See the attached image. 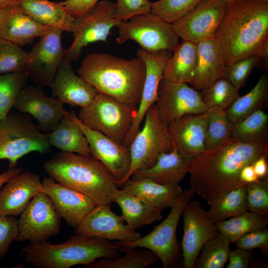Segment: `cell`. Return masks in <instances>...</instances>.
<instances>
[{
  "label": "cell",
  "mask_w": 268,
  "mask_h": 268,
  "mask_svg": "<svg viewBox=\"0 0 268 268\" xmlns=\"http://www.w3.org/2000/svg\"><path fill=\"white\" fill-rule=\"evenodd\" d=\"M268 153V142L246 143L230 137L192 159L191 189L210 205L228 191L247 185L240 179L241 171Z\"/></svg>",
  "instance_id": "obj_1"
},
{
  "label": "cell",
  "mask_w": 268,
  "mask_h": 268,
  "mask_svg": "<svg viewBox=\"0 0 268 268\" xmlns=\"http://www.w3.org/2000/svg\"><path fill=\"white\" fill-rule=\"evenodd\" d=\"M268 0L228 1L214 38L222 52L225 65L258 56L268 38Z\"/></svg>",
  "instance_id": "obj_2"
},
{
  "label": "cell",
  "mask_w": 268,
  "mask_h": 268,
  "mask_svg": "<svg viewBox=\"0 0 268 268\" xmlns=\"http://www.w3.org/2000/svg\"><path fill=\"white\" fill-rule=\"evenodd\" d=\"M77 72L98 92L128 105H138L146 74L140 58L126 60L92 53L83 59Z\"/></svg>",
  "instance_id": "obj_3"
},
{
  "label": "cell",
  "mask_w": 268,
  "mask_h": 268,
  "mask_svg": "<svg viewBox=\"0 0 268 268\" xmlns=\"http://www.w3.org/2000/svg\"><path fill=\"white\" fill-rule=\"evenodd\" d=\"M43 168L49 177L87 196L96 205L113 202L118 188L116 180L91 155L61 151L46 161Z\"/></svg>",
  "instance_id": "obj_4"
},
{
  "label": "cell",
  "mask_w": 268,
  "mask_h": 268,
  "mask_svg": "<svg viewBox=\"0 0 268 268\" xmlns=\"http://www.w3.org/2000/svg\"><path fill=\"white\" fill-rule=\"evenodd\" d=\"M122 250L116 242L75 234L61 244L47 241L30 242L20 254L26 263L39 268H69L91 264L101 258L120 256Z\"/></svg>",
  "instance_id": "obj_5"
},
{
  "label": "cell",
  "mask_w": 268,
  "mask_h": 268,
  "mask_svg": "<svg viewBox=\"0 0 268 268\" xmlns=\"http://www.w3.org/2000/svg\"><path fill=\"white\" fill-rule=\"evenodd\" d=\"M195 194L191 188L183 190L167 217L146 235L131 242L116 241L122 252L138 247L147 249L157 256L163 268H179L182 265V254L176 238L177 228L185 206Z\"/></svg>",
  "instance_id": "obj_6"
},
{
  "label": "cell",
  "mask_w": 268,
  "mask_h": 268,
  "mask_svg": "<svg viewBox=\"0 0 268 268\" xmlns=\"http://www.w3.org/2000/svg\"><path fill=\"white\" fill-rule=\"evenodd\" d=\"M51 149L48 134L42 132L29 116L9 112L0 121V160H8L9 168L32 152L46 153Z\"/></svg>",
  "instance_id": "obj_7"
},
{
  "label": "cell",
  "mask_w": 268,
  "mask_h": 268,
  "mask_svg": "<svg viewBox=\"0 0 268 268\" xmlns=\"http://www.w3.org/2000/svg\"><path fill=\"white\" fill-rule=\"evenodd\" d=\"M137 107L98 92L89 105L80 108L77 117L88 128L124 143L136 117Z\"/></svg>",
  "instance_id": "obj_8"
},
{
  "label": "cell",
  "mask_w": 268,
  "mask_h": 268,
  "mask_svg": "<svg viewBox=\"0 0 268 268\" xmlns=\"http://www.w3.org/2000/svg\"><path fill=\"white\" fill-rule=\"evenodd\" d=\"M144 119L142 129L129 146L131 164L123 186L134 171L151 167L162 153L172 149L168 126L160 119L155 104L147 110Z\"/></svg>",
  "instance_id": "obj_9"
},
{
  "label": "cell",
  "mask_w": 268,
  "mask_h": 268,
  "mask_svg": "<svg viewBox=\"0 0 268 268\" xmlns=\"http://www.w3.org/2000/svg\"><path fill=\"white\" fill-rule=\"evenodd\" d=\"M117 27L118 44L129 40L137 42L141 49L150 53L172 52L179 44V37L172 23L151 13L131 17Z\"/></svg>",
  "instance_id": "obj_10"
},
{
  "label": "cell",
  "mask_w": 268,
  "mask_h": 268,
  "mask_svg": "<svg viewBox=\"0 0 268 268\" xmlns=\"http://www.w3.org/2000/svg\"><path fill=\"white\" fill-rule=\"evenodd\" d=\"M115 3L107 0L99 1L85 14L76 18L71 33L73 40L67 49L65 60L71 63L80 58L82 49L89 44L107 42L111 29L121 22L115 17Z\"/></svg>",
  "instance_id": "obj_11"
},
{
  "label": "cell",
  "mask_w": 268,
  "mask_h": 268,
  "mask_svg": "<svg viewBox=\"0 0 268 268\" xmlns=\"http://www.w3.org/2000/svg\"><path fill=\"white\" fill-rule=\"evenodd\" d=\"M17 221L18 242L47 241L61 230V217L43 191L31 199Z\"/></svg>",
  "instance_id": "obj_12"
},
{
  "label": "cell",
  "mask_w": 268,
  "mask_h": 268,
  "mask_svg": "<svg viewBox=\"0 0 268 268\" xmlns=\"http://www.w3.org/2000/svg\"><path fill=\"white\" fill-rule=\"evenodd\" d=\"M64 31L52 28L40 37L28 53L25 71L28 78L42 88L50 87L67 50L62 45Z\"/></svg>",
  "instance_id": "obj_13"
},
{
  "label": "cell",
  "mask_w": 268,
  "mask_h": 268,
  "mask_svg": "<svg viewBox=\"0 0 268 268\" xmlns=\"http://www.w3.org/2000/svg\"><path fill=\"white\" fill-rule=\"evenodd\" d=\"M155 103L160 119L168 126L188 114H199L208 110L202 101L201 93L186 83L169 81L163 78Z\"/></svg>",
  "instance_id": "obj_14"
},
{
  "label": "cell",
  "mask_w": 268,
  "mask_h": 268,
  "mask_svg": "<svg viewBox=\"0 0 268 268\" xmlns=\"http://www.w3.org/2000/svg\"><path fill=\"white\" fill-rule=\"evenodd\" d=\"M182 215L183 236L180 244L182 265L184 268H195L196 259L203 245L220 232L197 200L188 201Z\"/></svg>",
  "instance_id": "obj_15"
},
{
  "label": "cell",
  "mask_w": 268,
  "mask_h": 268,
  "mask_svg": "<svg viewBox=\"0 0 268 268\" xmlns=\"http://www.w3.org/2000/svg\"><path fill=\"white\" fill-rule=\"evenodd\" d=\"M228 1L201 0L193 9L172 23L179 38L196 43L214 38Z\"/></svg>",
  "instance_id": "obj_16"
},
{
  "label": "cell",
  "mask_w": 268,
  "mask_h": 268,
  "mask_svg": "<svg viewBox=\"0 0 268 268\" xmlns=\"http://www.w3.org/2000/svg\"><path fill=\"white\" fill-rule=\"evenodd\" d=\"M121 216L112 211L111 204L96 205L74 228L76 234L127 243L141 237Z\"/></svg>",
  "instance_id": "obj_17"
},
{
  "label": "cell",
  "mask_w": 268,
  "mask_h": 268,
  "mask_svg": "<svg viewBox=\"0 0 268 268\" xmlns=\"http://www.w3.org/2000/svg\"><path fill=\"white\" fill-rule=\"evenodd\" d=\"M77 121L87 139L91 156L100 161L112 174L118 187H122L131 164L129 146L88 128L78 117Z\"/></svg>",
  "instance_id": "obj_18"
},
{
  "label": "cell",
  "mask_w": 268,
  "mask_h": 268,
  "mask_svg": "<svg viewBox=\"0 0 268 268\" xmlns=\"http://www.w3.org/2000/svg\"><path fill=\"white\" fill-rule=\"evenodd\" d=\"M58 99L45 95L37 85L24 87L19 92L13 107L20 113L33 117L40 130L49 134L68 111Z\"/></svg>",
  "instance_id": "obj_19"
},
{
  "label": "cell",
  "mask_w": 268,
  "mask_h": 268,
  "mask_svg": "<svg viewBox=\"0 0 268 268\" xmlns=\"http://www.w3.org/2000/svg\"><path fill=\"white\" fill-rule=\"evenodd\" d=\"M171 53L166 51L150 53L141 49L137 51V56L145 64L146 74L136 116L124 141V144L128 146L139 130L146 112L158 100L159 85L163 78L164 68L172 56Z\"/></svg>",
  "instance_id": "obj_20"
},
{
  "label": "cell",
  "mask_w": 268,
  "mask_h": 268,
  "mask_svg": "<svg viewBox=\"0 0 268 268\" xmlns=\"http://www.w3.org/2000/svg\"><path fill=\"white\" fill-rule=\"evenodd\" d=\"M209 115L208 109L201 114L184 115L169 124L172 148L190 159L203 153Z\"/></svg>",
  "instance_id": "obj_21"
},
{
  "label": "cell",
  "mask_w": 268,
  "mask_h": 268,
  "mask_svg": "<svg viewBox=\"0 0 268 268\" xmlns=\"http://www.w3.org/2000/svg\"><path fill=\"white\" fill-rule=\"evenodd\" d=\"M42 191L49 197L60 217L72 227L76 228L95 206L87 196L66 187L51 177L44 178Z\"/></svg>",
  "instance_id": "obj_22"
},
{
  "label": "cell",
  "mask_w": 268,
  "mask_h": 268,
  "mask_svg": "<svg viewBox=\"0 0 268 268\" xmlns=\"http://www.w3.org/2000/svg\"><path fill=\"white\" fill-rule=\"evenodd\" d=\"M42 190L38 174L22 171L15 175L0 189V215H20L31 199Z\"/></svg>",
  "instance_id": "obj_23"
},
{
  "label": "cell",
  "mask_w": 268,
  "mask_h": 268,
  "mask_svg": "<svg viewBox=\"0 0 268 268\" xmlns=\"http://www.w3.org/2000/svg\"><path fill=\"white\" fill-rule=\"evenodd\" d=\"M71 63L64 58L51 85L52 96L64 104L84 107L89 105L97 90L74 71Z\"/></svg>",
  "instance_id": "obj_24"
},
{
  "label": "cell",
  "mask_w": 268,
  "mask_h": 268,
  "mask_svg": "<svg viewBox=\"0 0 268 268\" xmlns=\"http://www.w3.org/2000/svg\"><path fill=\"white\" fill-rule=\"evenodd\" d=\"M52 28L34 20L18 4L10 7L2 19L0 39L22 47L45 35Z\"/></svg>",
  "instance_id": "obj_25"
},
{
  "label": "cell",
  "mask_w": 268,
  "mask_h": 268,
  "mask_svg": "<svg viewBox=\"0 0 268 268\" xmlns=\"http://www.w3.org/2000/svg\"><path fill=\"white\" fill-rule=\"evenodd\" d=\"M122 187L151 207L161 211L171 208L183 192L179 184H163L147 178L130 177Z\"/></svg>",
  "instance_id": "obj_26"
},
{
  "label": "cell",
  "mask_w": 268,
  "mask_h": 268,
  "mask_svg": "<svg viewBox=\"0 0 268 268\" xmlns=\"http://www.w3.org/2000/svg\"><path fill=\"white\" fill-rule=\"evenodd\" d=\"M191 161L172 148L162 153L152 166L136 170L131 177L147 178L163 184H179L189 173Z\"/></svg>",
  "instance_id": "obj_27"
},
{
  "label": "cell",
  "mask_w": 268,
  "mask_h": 268,
  "mask_svg": "<svg viewBox=\"0 0 268 268\" xmlns=\"http://www.w3.org/2000/svg\"><path fill=\"white\" fill-rule=\"evenodd\" d=\"M198 63L190 84L202 90L223 75L225 66L221 50L214 38L197 44Z\"/></svg>",
  "instance_id": "obj_28"
},
{
  "label": "cell",
  "mask_w": 268,
  "mask_h": 268,
  "mask_svg": "<svg viewBox=\"0 0 268 268\" xmlns=\"http://www.w3.org/2000/svg\"><path fill=\"white\" fill-rule=\"evenodd\" d=\"M77 119L73 110L68 112L48 134L49 142L62 151L91 155L87 139Z\"/></svg>",
  "instance_id": "obj_29"
},
{
  "label": "cell",
  "mask_w": 268,
  "mask_h": 268,
  "mask_svg": "<svg viewBox=\"0 0 268 268\" xmlns=\"http://www.w3.org/2000/svg\"><path fill=\"white\" fill-rule=\"evenodd\" d=\"M113 202L120 206L121 217L134 230L150 225L162 218V211L151 207L137 197L123 189L116 190Z\"/></svg>",
  "instance_id": "obj_30"
},
{
  "label": "cell",
  "mask_w": 268,
  "mask_h": 268,
  "mask_svg": "<svg viewBox=\"0 0 268 268\" xmlns=\"http://www.w3.org/2000/svg\"><path fill=\"white\" fill-rule=\"evenodd\" d=\"M19 5L25 13L41 24L71 33L76 18L59 2L49 0H21Z\"/></svg>",
  "instance_id": "obj_31"
},
{
  "label": "cell",
  "mask_w": 268,
  "mask_h": 268,
  "mask_svg": "<svg viewBox=\"0 0 268 268\" xmlns=\"http://www.w3.org/2000/svg\"><path fill=\"white\" fill-rule=\"evenodd\" d=\"M197 44L183 40L175 47L164 68V78L176 82L191 83L198 63Z\"/></svg>",
  "instance_id": "obj_32"
},
{
  "label": "cell",
  "mask_w": 268,
  "mask_h": 268,
  "mask_svg": "<svg viewBox=\"0 0 268 268\" xmlns=\"http://www.w3.org/2000/svg\"><path fill=\"white\" fill-rule=\"evenodd\" d=\"M268 95V78L261 76L255 86L247 94L237 97L226 110L230 122L235 125L255 111L261 109Z\"/></svg>",
  "instance_id": "obj_33"
},
{
  "label": "cell",
  "mask_w": 268,
  "mask_h": 268,
  "mask_svg": "<svg viewBox=\"0 0 268 268\" xmlns=\"http://www.w3.org/2000/svg\"><path fill=\"white\" fill-rule=\"evenodd\" d=\"M206 211L214 223L222 221L248 210L247 185L233 189L210 205Z\"/></svg>",
  "instance_id": "obj_34"
},
{
  "label": "cell",
  "mask_w": 268,
  "mask_h": 268,
  "mask_svg": "<svg viewBox=\"0 0 268 268\" xmlns=\"http://www.w3.org/2000/svg\"><path fill=\"white\" fill-rule=\"evenodd\" d=\"M215 224L220 233L227 236L231 243H235L248 232L266 228L268 217L247 210Z\"/></svg>",
  "instance_id": "obj_35"
},
{
  "label": "cell",
  "mask_w": 268,
  "mask_h": 268,
  "mask_svg": "<svg viewBox=\"0 0 268 268\" xmlns=\"http://www.w3.org/2000/svg\"><path fill=\"white\" fill-rule=\"evenodd\" d=\"M231 137L241 141L268 142V115L262 110H258L233 125Z\"/></svg>",
  "instance_id": "obj_36"
},
{
  "label": "cell",
  "mask_w": 268,
  "mask_h": 268,
  "mask_svg": "<svg viewBox=\"0 0 268 268\" xmlns=\"http://www.w3.org/2000/svg\"><path fill=\"white\" fill-rule=\"evenodd\" d=\"M122 257L101 258L88 265L84 268H144L153 265L159 259L151 251L132 248L125 252Z\"/></svg>",
  "instance_id": "obj_37"
},
{
  "label": "cell",
  "mask_w": 268,
  "mask_h": 268,
  "mask_svg": "<svg viewBox=\"0 0 268 268\" xmlns=\"http://www.w3.org/2000/svg\"><path fill=\"white\" fill-rule=\"evenodd\" d=\"M231 242L219 233L202 246L195 264V268H223L231 252Z\"/></svg>",
  "instance_id": "obj_38"
},
{
  "label": "cell",
  "mask_w": 268,
  "mask_h": 268,
  "mask_svg": "<svg viewBox=\"0 0 268 268\" xmlns=\"http://www.w3.org/2000/svg\"><path fill=\"white\" fill-rule=\"evenodd\" d=\"M28 78L25 70L0 74V121L6 116L13 107Z\"/></svg>",
  "instance_id": "obj_39"
},
{
  "label": "cell",
  "mask_w": 268,
  "mask_h": 268,
  "mask_svg": "<svg viewBox=\"0 0 268 268\" xmlns=\"http://www.w3.org/2000/svg\"><path fill=\"white\" fill-rule=\"evenodd\" d=\"M201 91L202 101L208 109L225 110L239 96L238 90L223 76Z\"/></svg>",
  "instance_id": "obj_40"
},
{
  "label": "cell",
  "mask_w": 268,
  "mask_h": 268,
  "mask_svg": "<svg viewBox=\"0 0 268 268\" xmlns=\"http://www.w3.org/2000/svg\"><path fill=\"white\" fill-rule=\"evenodd\" d=\"M209 111L204 142L205 150L214 148L230 137L233 126L226 110L209 109Z\"/></svg>",
  "instance_id": "obj_41"
},
{
  "label": "cell",
  "mask_w": 268,
  "mask_h": 268,
  "mask_svg": "<svg viewBox=\"0 0 268 268\" xmlns=\"http://www.w3.org/2000/svg\"><path fill=\"white\" fill-rule=\"evenodd\" d=\"M28 55L21 47L0 39V74L25 70Z\"/></svg>",
  "instance_id": "obj_42"
},
{
  "label": "cell",
  "mask_w": 268,
  "mask_h": 268,
  "mask_svg": "<svg viewBox=\"0 0 268 268\" xmlns=\"http://www.w3.org/2000/svg\"><path fill=\"white\" fill-rule=\"evenodd\" d=\"M201 0H159L151 3L150 13L173 23L193 9Z\"/></svg>",
  "instance_id": "obj_43"
},
{
  "label": "cell",
  "mask_w": 268,
  "mask_h": 268,
  "mask_svg": "<svg viewBox=\"0 0 268 268\" xmlns=\"http://www.w3.org/2000/svg\"><path fill=\"white\" fill-rule=\"evenodd\" d=\"M261 58L253 56L225 66L222 76L239 91L246 83L253 70L258 66Z\"/></svg>",
  "instance_id": "obj_44"
},
{
  "label": "cell",
  "mask_w": 268,
  "mask_h": 268,
  "mask_svg": "<svg viewBox=\"0 0 268 268\" xmlns=\"http://www.w3.org/2000/svg\"><path fill=\"white\" fill-rule=\"evenodd\" d=\"M248 210L261 215H268V179H260L247 185Z\"/></svg>",
  "instance_id": "obj_45"
},
{
  "label": "cell",
  "mask_w": 268,
  "mask_h": 268,
  "mask_svg": "<svg viewBox=\"0 0 268 268\" xmlns=\"http://www.w3.org/2000/svg\"><path fill=\"white\" fill-rule=\"evenodd\" d=\"M151 3L148 0H117L116 19L121 22L134 16L149 13Z\"/></svg>",
  "instance_id": "obj_46"
},
{
  "label": "cell",
  "mask_w": 268,
  "mask_h": 268,
  "mask_svg": "<svg viewBox=\"0 0 268 268\" xmlns=\"http://www.w3.org/2000/svg\"><path fill=\"white\" fill-rule=\"evenodd\" d=\"M18 219L14 216L0 215V259L6 255L18 235Z\"/></svg>",
  "instance_id": "obj_47"
},
{
  "label": "cell",
  "mask_w": 268,
  "mask_h": 268,
  "mask_svg": "<svg viewBox=\"0 0 268 268\" xmlns=\"http://www.w3.org/2000/svg\"><path fill=\"white\" fill-rule=\"evenodd\" d=\"M237 248L252 251L259 249L263 253L268 252V229H263L248 232L241 236L235 243Z\"/></svg>",
  "instance_id": "obj_48"
},
{
  "label": "cell",
  "mask_w": 268,
  "mask_h": 268,
  "mask_svg": "<svg viewBox=\"0 0 268 268\" xmlns=\"http://www.w3.org/2000/svg\"><path fill=\"white\" fill-rule=\"evenodd\" d=\"M99 0H66L59 2L72 16L79 17L89 12Z\"/></svg>",
  "instance_id": "obj_49"
},
{
  "label": "cell",
  "mask_w": 268,
  "mask_h": 268,
  "mask_svg": "<svg viewBox=\"0 0 268 268\" xmlns=\"http://www.w3.org/2000/svg\"><path fill=\"white\" fill-rule=\"evenodd\" d=\"M251 257V251L237 248L231 251L227 268H247Z\"/></svg>",
  "instance_id": "obj_50"
},
{
  "label": "cell",
  "mask_w": 268,
  "mask_h": 268,
  "mask_svg": "<svg viewBox=\"0 0 268 268\" xmlns=\"http://www.w3.org/2000/svg\"><path fill=\"white\" fill-rule=\"evenodd\" d=\"M268 155H262L257 159L253 163L254 171L260 179L268 178Z\"/></svg>",
  "instance_id": "obj_51"
},
{
  "label": "cell",
  "mask_w": 268,
  "mask_h": 268,
  "mask_svg": "<svg viewBox=\"0 0 268 268\" xmlns=\"http://www.w3.org/2000/svg\"><path fill=\"white\" fill-rule=\"evenodd\" d=\"M240 179L245 185L257 182L260 179L254 171L253 164L243 168L240 173Z\"/></svg>",
  "instance_id": "obj_52"
},
{
  "label": "cell",
  "mask_w": 268,
  "mask_h": 268,
  "mask_svg": "<svg viewBox=\"0 0 268 268\" xmlns=\"http://www.w3.org/2000/svg\"><path fill=\"white\" fill-rule=\"evenodd\" d=\"M20 168H9L1 174H0V189L13 176L22 172Z\"/></svg>",
  "instance_id": "obj_53"
},
{
  "label": "cell",
  "mask_w": 268,
  "mask_h": 268,
  "mask_svg": "<svg viewBox=\"0 0 268 268\" xmlns=\"http://www.w3.org/2000/svg\"><path fill=\"white\" fill-rule=\"evenodd\" d=\"M259 56L261 60L262 59L265 61L268 59V38L262 44Z\"/></svg>",
  "instance_id": "obj_54"
},
{
  "label": "cell",
  "mask_w": 268,
  "mask_h": 268,
  "mask_svg": "<svg viewBox=\"0 0 268 268\" xmlns=\"http://www.w3.org/2000/svg\"><path fill=\"white\" fill-rule=\"evenodd\" d=\"M21 0H0V9L19 4Z\"/></svg>",
  "instance_id": "obj_55"
},
{
  "label": "cell",
  "mask_w": 268,
  "mask_h": 268,
  "mask_svg": "<svg viewBox=\"0 0 268 268\" xmlns=\"http://www.w3.org/2000/svg\"><path fill=\"white\" fill-rule=\"evenodd\" d=\"M10 7L0 9V24L1 23L2 19H3L5 15L6 14V13L7 12Z\"/></svg>",
  "instance_id": "obj_56"
},
{
  "label": "cell",
  "mask_w": 268,
  "mask_h": 268,
  "mask_svg": "<svg viewBox=\"0 0 268 268\" xmlns=\"http://www.w3.org/2000/svg\"><path fill=\"white\" fill-rule=\"evenodd\" d=\"M226 0L227 1H231V0Z\"/></svg>",
  "instance_id": "obj_57"
}]
</instances>
